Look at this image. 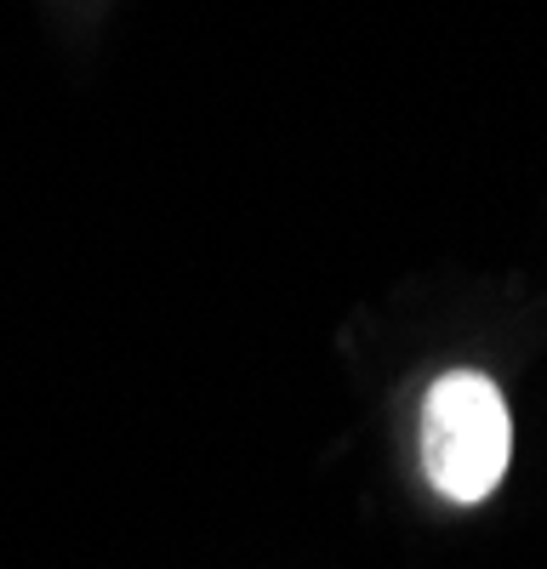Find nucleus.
<instances>
[{
  "mask_svg": "<svg viewBox=\"0 0 547 569\" xmlns=\"http://www.w3.org/2000/svg\"><path fill=\"white\" fill-rule=\"evenodd\" d=\"M514 461V416L485 370H445L422 399V472L428 485L456 501L479 507Z\"/></svg>",
  "mask_w": 547,
  "mask_h": 569,
  "instance_id": "obj_1",
  "label": "nucleus"
}]
</instances>
